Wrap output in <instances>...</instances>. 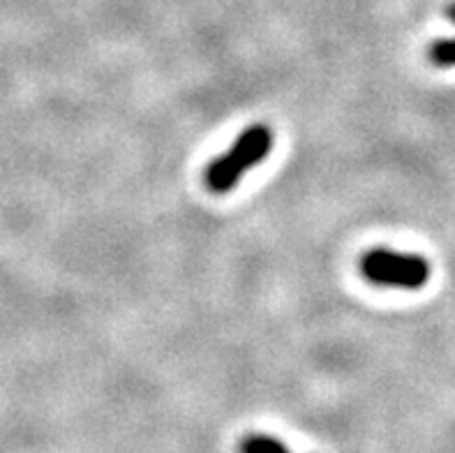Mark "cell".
<instances>
[{"label":"cell","instance_id":"cell-5","mask_svg":"<svg viewBox=\"0 0 455 453\" xmlns=\"http://www.w3.org/2000/svg\"><path fill=\"white\" fill-rule=\"evenodd\" d=\"M446 14H449V19H453V21H455V3H453V5H449Z\"/></svg>","mask_w":455,"mask_h":453},{"label":"cell","instance_id":"cell-3","mask_svg":"<svg viewBox=\"0 0 455 453\" xmlns=\"http://www.w3.org/2000/svg\"><path fill=\"white\" fill-rule=\"evenodd\" d=\"M238 453H291L284 442L271 435H245L238 444Z\"/></svg>","mask_w":455,"mask_h":453},{"label":"cell","instance_id":"cell-2","mask_svg":"<svg viewBox=\"0 0 455 453\" xmlns=\"http://www.w3.org/2000/svg\"><path fill=\"white\" fill-rule=\"evenodd\" d=\"M361 273L365 280L379 285V287H398L414 292L430 280V262L421 255L375 247L361 259Z\"/></svg>","mask_w":455,"mask_h":453},{"label":"cell","instance_id":"cell-1","mask_svg":"<svg viewBox=\"0 0 455 453\" xmlns=\"http://www.w3.org/2000/svg\"><path fill=\"white\" fill-rule=\"evenodd\" d=\"M273 149V133L271 127L252 125L248 127L236 144L231 146L229 153L211 162L206 169V185L215 195H225L229 190L241 183L243 174L264 162V158Z\"/></svg>","mask_w":455,"mask_h":453},{"label":"cell","instance_id":"cell-4","mask_svg":"<svg viewBox=\"0 0 455 453\" xmlns=\"http://www.w3.org/2000/svg\"><path fill=\"white\" fill-rule=\"evenodd\" d=\"M427 56H430V61H433L437 68H455V40L433 42Z\"/></svg>","mask_w":455,"mask_h":453}]
</instances>
